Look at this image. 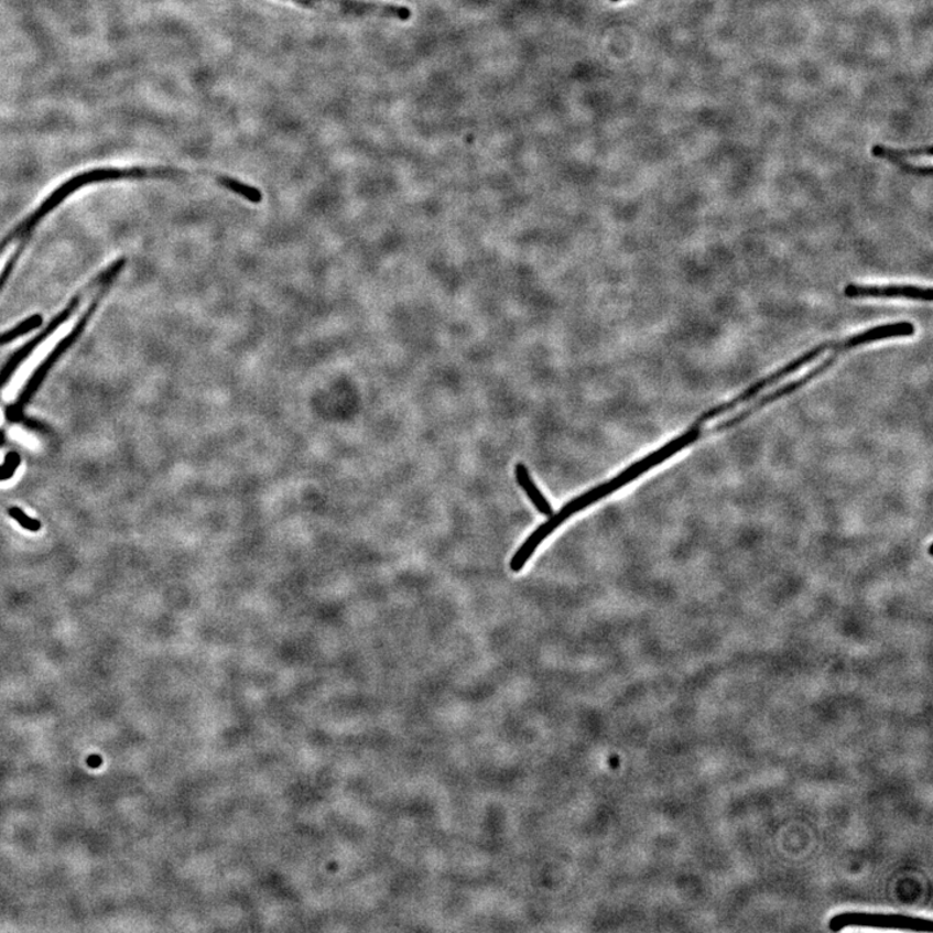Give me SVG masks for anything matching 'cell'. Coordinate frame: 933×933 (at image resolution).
Instances as JSON below:
<instances>
[{"instance_id":"cell-4","label":"cell","mask_w":933,"mask_h":933,"mask_svg":"<svg viewBox=\"0 0 933 933\" xmlns=\"http://www.w3.org/2000/svg\"><path fill=\"white\" fill-rule=\"evenodd\" d=\"M79 317L80 312L72 315V317L63 322L61 326H57L53 334H50L46 339L36 345L35 349L25 358V361L18 367V370L14 371L13 377L4 387L2 391L3 402L12 403L18 400L19 394L22 389L25 388L29 379L33 377L35 371L47 361V358L51 355H53L58 345H61V343H63L66 337L73 333V329L76 328Z\"/></svg>"},{"instance_id":"cell-7","label":"cell","mask_w":933,"mask_h":933,"mask_svg":"<svg viewBox=\"0 0 933 933\" xmlns=\"http://www.w3.org/2000/svg\"><path fill=\"white\" fill-rule=\"evenodd\" d=\"M516 477L521 489H523L528 498L531 499L535 509H538L542 516H553V506H551L546 497L541 493V490L538 488V485L534 484L531 474H529L528 468L523 465V463H518L516 467Z\"/></svg>"},{"instance_id":"cell-3","label":"cell","mask_w":933,"mask_h":933,"mask_svg":"<svg viewBox=\"0 0 933 933\" xmlns=\"http://www.w3.org/2000/svg\"><path fill=\"white\" fill-rule=\"evenodd\" d=\"M305 10H315L345 18H384L409 21L413 11L406 6L369 2V0H282Z\"/></svg>"},{"instance_id":"cell-1","label":"cell","mask_w":933,"mask_h":933,"mask_svg":"<svg viewBox=\"0 0 933 933\" xmlns=\"http://www.w3.org/2000/svg\"><path fill=\"white\" fill-rule=\"evenodd\" d=\"M704 435H708V430H704V424H699L695 421L685 432L681 433L679 437L673 438L670 443L661 446L660 449L649 454L648 457L633 463V465L623 469L620 475L614 477L612 480L600 484L598 487L587 490L586 493L572 499V501L565 505L560 512L553 513V516L549 517L545 523L540 525L531 535H529L523 545H521L517 553L513 554L510 562L511 571L518 573L523 569L528 561L533 556L534 551L538 550L541 543L545 541L551 533H554L555 529L560 528L565 520H568L571 517L576 516V513L584 511L587 507L601 501V499L616 493L617 490L626 488L627 485L637 480L639 476L648 474L652 468L661 465V463L671 459L674 455H677L682 451L687 449V447L696 444L697 441H701L704 437Z\"/></svg>"},{"instance_id":"cell-8","label":"cell","mask_w":933,"mask_h":933,"mask_svg":"<svg viewBox=\"0 0 933 933\" xmlns=\"http://www.w3.org/2000/svg\"><path fill=\"white\" fill-rule=\"evenodd\" d=\"M9 435L10 438L17 441V443L21 445H24L28 449L36 451L40 447L39 438L34 437L32 433H29L24 428L18 427V425H14V427L9 431Z\"/></svg>"},{"instance_id":"cell-5","label":"cell","mask_w":933,"mask_h":933,"mask_svg":"<svg viewBox=\"0 0 933 933\" xmlns=\"http://www.w3.org/2000/svg\"><path fill=\"white\" fill-rule=\"evenodd\" d=\"M829 930L839 932L847 927H874L907 930L916 932H933V922L922 918L898 914L843 913L828 922Z\"/></svg>"},{"instance_id":"cell-6","label":"cell","mask_w":933,"mask_h":933,"mask_svg":"<svg viewBox=\"0 0 933 933\" xmlns=\"http://www.w3.org/2000/svg\"><path fill=\"white\" fill-rule=\"evenodd\" d=\"M844 296L848 299H908L925 301V303H930V301H932V289L931 286H925V289H922V286L909 284H848L846 289H844Z\"/></svg>"},{"instance_id":"cell-2","label":"cell","mask_w":933,"mask_h":933,"mask_svg":"<svg viewBox=\"0 0 933 933\" xmlns=\"http://www.w3.org/2000/svg\"><path fill=\"white\" fill-rule=\"evenodd\" d=\"M854 348L855 344L854 340H851L850 336L844 340H832L822 343L821 345H817V347L805 351L803 356H800L793 359V361L789 362L788 365H784L782 369L777 370L775 372L769 375V377L767 378L756 381V383H753L751 387H748L746 391L739 393L737 397H734L733 400L719 403V405L712 408L708 411H705V413L697 417V421L708 423L709 421H714V419H716L717 416H722L726 413H729V411L741 405V403H746L755 399V397L760 394L763 389L778 383V381H781L785 377H789V375L795 373L805 365L813 362L814 359H817L821 355H824L826 350H834L836 352H839L840 355V352Z\"/></svg>"},{"instance_id":"cell-9","label":"cell","mask_w":933,"mask_h":933,"mask_svg":"<svg viewBox=\"0 0 933 933\" xmlns=\"http://www.w3.org/2000/svg\"><path fill=\"white\" fill-rule=\"evenodd\" d=\"M13 252H14V246L12 245L9 248H7L6 251L2 254H0V276L3 275L4 270L7 268V264H9V262L12 259Z\"/></svg>"},{"instance_id":"cell-10","label":"cell","mask_w":933,"mask_h":933,"mask_svg":"<svg viewBox=\"0 0 933 933\" xmlns=\"http://www.w3.org/2000/svg\"><path fill=\"white\" fill-rule=\"evenodd\" d=\"M3 422H4V411L2 410V408H0V425H2Z\"/></svg>"}]
</instances>
